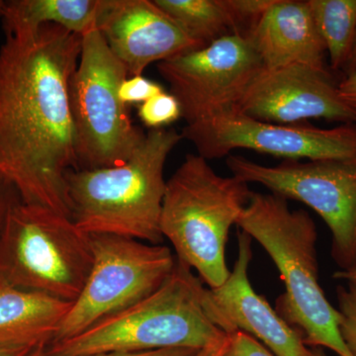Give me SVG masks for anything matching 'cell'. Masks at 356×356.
Wrapping results in <instances>:
<instances>
[{"instance_id":"7c38bea8","label":"cell","mask_w":356,"mask_h":356,"mask_svg":"<svg viewBox=\"0 0 356 356\" xmlns=\"http://www.w3.org/2000/svg\"><path fill=\"white\" fill-rule=\"evenodd\" d=\"M236 108L257 120L282 125L310 119L356 123V111L341 100L331 70L303 65L262 67Z\"/></svg>"},{"instance_id":"8fae6325","label":"cell","mask_w":356,"mask_h":356,"mask_svg":"<svg viewBox=\"0 0 356 356\" xmlns=\"http://www.w3.org/2000/svg\"><path fill=\"white\" fill-rule=\"evenodd\" d=\"M262 67L252 44L236 33L159 63L158 72L191 126L238 106Z\"/></svg>"},{"instance_id":"3957f363","label":"cell","mask_w":356,"mask_h":356,"mask_svg":"<svg viewBox=\"0 0 356 356\" xmlns=\"http://www.w3.org/2000/svg\"><path fill=\"white\" fill-rule=\"evenodd\" d=\"M182 139L175 129H154L123 165L70 170V219L88 235L126 236L151 245L163 242V170Z\"/></svg>"},{"instance_id":"44dd1931","label":"cell","mask_w":356,"mask_h":356,"mask_svg":"<svg viewBox=\"0 0 356 356\" xmlns=\"http://www.w3.org/2000/svg\"><path fill=\"white\" fill-rule=\"evenodd\" d=\"M337 310L341 314V334L348 350L356 356V282L337 287Z\"/></svg>"},{"instance_id":"ac0fdd59","label":"cell","mask_w":356,"mask_h":356,"mask_svg":"<svg viewBox=\"0 0 356 356\" xmlns=\"http://www.w3.org/2000/svg\"><path fill=\"white\" fill-rule=\"evenodd\" d=\"M201 48L228 35L236 34L235 21L224 0H154Z\"/></svg>"},{"instance_id":"8992f818","label":"cell","mask_w":356,"mask_h":356,"mask_svg":"<svg viewBox=\"0 0 356 356\" xmlns=\"http://www.w3.org/2000/svg\"><path fill=\"white\" fill-rule=\"evenodd\" d=\"M90 235L70 217L17 201L0 236V276L13 286L74 302L92 267Z\"/></svg>"},{"instance_id":"30bf717a","label":"cell","mask_w":356,"mask_h":356,"mask_svg":"<svg viewBox=\"0 0 356 356\" xmlns=\"http://www.w3.org/2000/svg\"><path fill=\"white\" fill-rule=\"evenodd\" d=\"M182 138L205 159H220L238 149H252L285 161L356 156V123L322 129L308 124L282 125L257 120L236 107L191 126Z\"/></svg>"},{"instance_id":"484cf974","label":"cell","mask_w":356,"mask_h":356,"mask_svg":"<svg viewBox=\"0 0 356 356\" xmlns=\"http://www.w3.org/2000/svg\"><path fill=\"white\" fill-rule=\"evenodd\" d=\"M19 200V195L13 185L0 175V236L9 210Z\"/></svg>"},{"instance_id":"e0dca14e","label":"cell","mask_w":356,"mask_h":356,"mask_svg":"<svg viewBox=\"0 0 356 356\" xmlns=\"http://www.w3.org/2000/svg\"><path fill=\"white\" fill-rule=\"evenodd\" d=\"M97 8L98 0H10L1 18L6 37L29 36L44 25L83 37L95 29Z\"/></svg>"},{"instance_id":"f546056e","label":"cell","mask_w":356,"mask_h":356,"mask_svg":"<svg viewBox=\"0 0 356 356\" xmlns=\"http://www.w3.org/2000/svg\"><path fill=\"white\" fill-rule=\"evenodd\" d=\"M334 280L346 281V282H356V268L350 271L337 270L332 274Z\"/></svg>"},{"instance_id":"5bb4252c","label":"cell","mask_w":356,"mask_h":356,"mask_svg":"<svg viewBox=\"0 0 356 356\" xmlns=\"http://www.w3.org/2000/svg\"><path fill=\"white\" fill-rule=\"evenodd\" d=\"M252 242L247 233L238 229V257L228 280L221 286L208 288L211 315L226 334L245 332L275 356H310V348L299 332L252 286L248 278Z\"/></svg>"},{"instance_id":"83f0119b","label":"cell","mask_w":356,"mask_h":356,"mask_svg":"<svg viewBox=\"0 0 356 356\" xmlns=\"http://www.w3.org/2000/svg\"><path fill=\"white\" fill-rule=\"evenodd\" d=\"M229 336L226 339L213 344V346L204 348L202 350L196 351L192 356H224L225 350H226L227 346H228Z\"/></svg>"},{"instance_id":"9a60e30c","label":"cell","mask_w":356,"mask_h":356,"mask_svg":"<svg viewBox=\"0 0 356 356\" xmlns=\"http://www.w3.org/2000/svg\"><path fill=\"white\" fill-rule=\"evenodd\" d=\"M245 37L266 69L303 65L331 70L308 0H275Z\"/></svg>"},{"instance_id":"4316f807","label":"cell","mask_w":356,"mask_h":356,"mask_svg":"<svg viewBox=\"0 0 356 356\" xmlns=\"http://www.w3.org/2000/svg\"><path fill=\"white\" fill-rule=\"evenodd\" d=\"M339 93L341 100L356 111V70L339 83Z\"/></svg>"},{"instance_id":"ba28073f","label":"cell","mask_w":356,"mask_h":356,"mask_svg":"<svg viewBox=\"0 0 356 356\" xmlns=\"http://www.w3.org/2000/svg\"><path fill=\"white\" fill-rule=\"evenodd\" d=\"M93 262L54 341L81 334L156 292L175 270L170 248L115 235H90Z\"/></svg>"},{"instance_id":"52a82bcc","label":"cell","mask_w":356,"mask_h":356,"mask_svg":"<svg viewBox=\"0 0 356 356\" xmlns=\"http://www.w3.org/2000/svg\"><path fill=\"white\" fill-rule=\"evenodd\" d=\"M128 76L97 30L84 35L70 83L76 170L123 165L146 137L119 98V86Z\"/></svg>"},{"instance_id":"ffe728a7","label":"cell","mask_w":356,"mask_h":356,"mask_svg":"<svg viewBox=\"0 0 356 356\" xmlns=\"http://www.w3.org/2000/svg\"><path fill=\"white\" fill-rule=\"evenodd\" d=\"M140 121L149 130L165 128L181 118V107L170 92L163 91L138 107Z\"/></svg>"},{"instance_id":"9c48e42d","label":"cell","mask_w":356,"mask_h":356,"mask_svg":"<svg viewBox=\"0 0 356 356\" xmlns=\"http://www.w3.org/2000/svg\"><path fill=\"white\" fill-rule=\"evenodd\" d=\"M227 165L245 184L264 185L270 193L315 211L331 231L332 261L341 271L356 268V156L267 166L229 156Z\"/></svg>"},{"instance_id":"f1b7e54d","label":"cell","mask_w":356,"mask_h":356,"mask_svg":"<svg viewBox=\"0 0 356 356\" xmlns=\"http://www.w3.org/2000/svg\"><path fill=\"white\" fill-rule=\"evenodd\" d=\"M34 348H0V356H28Z\"/></svg>"},{"instance_id":"277c9868","label":"cell","mask_w":356,"mask_h":356,"mask_svg":"<svg viewBox=\"0 0 356 356\" xmlns=\"http://www.w3.org/2000/svg\"><path fill=\"white\" fill-rule=\"evenodd\" d=\"M207 292L191 267L177 259L172 275L146 299L46 350L51 356L202 350L229 336L211 315Z\"/></svg>"},{"instance_id":"cb8c5ba5","label":"cell","mask_w":356,"mask_h":356,"mask_svg":"<svg viewBox=\"0 0 356 356\" xmlns=\"http://www.w3.org/2000/svg\"><path fill=\"white\" fill-rule=\"evenodd\" d=\"M224 356H275L264 344L243 332L229 334Z\"/></svg>"},{"instance_id":"4fadbf2b","label":"cell","mask_w":356,"mask_h":356,"mask_svg":"<svg viewBox=\"0 0 356 356\" xmlns=\"http://www.w3.org/2000/svg\"><path fill=\"white\" fill-rule=\"evenodd\" d=\"M95 29L129 76L154 63L201 48L154 0H98Z\"/></svg>"},{"instance_id":"d6a6232c","label":"cell","mask_w":356,"mask_h":356,"mask_svg":"<svg viewBox=\"0 0 356 356\" xmlns=\"http://www.w3.org/2000/svg\"><path fill=\"white\" fill-rule=\"evenodd\" d=\"M3 7H4V1H1V0H0V17H1L2 11H3Z\"/></svg>"},{"instance_id":"d4e9b609","label":"cell","mask_w":356,"mask_h":356,"mask_svg":"<svg viewBox=\"0 0 356 356\" xmlns=\"http://www.w3.org/2000/svg\"><path fill=\"white\" fill-rule=\"evenodd\" d=\"M196 350L192 348H168V350H161L147 351L140 353H108V355H96L86 356H192L196 353ZM28 356H51L46 350V346H40L34 348Z\"/></svg>"},{"instance_id":"2e32d148","label":"cell","mask_w":356,"mask_h":356,"mask_svg":"<svg viewBox=\"0 0 356 356\" xmlns=\"http://www.w3.org/2000/svg\"><path fill=\"white\" fill-rule=\"evenodd\" d=\"M72 304L13 286L0 276V348L48 346Z\"/></svg>"},{"instance_id":"6da1fadb","label":"cell","mask_w":356,"mask_h":356,"mask_svg":"<svg viewBox=\"0 0 356 356\" xmlns=\"http://www.w3.org/2000/svg\"><path fill=\"white\" fill-rule=\"evenodd\" d=\"M83 37L57 25L6 37L0 48V175L22 202L70 218L67 173L76 170L70 83Z\"/></svg>"},{"instance_id":"7402d4cb","label":"cell","mask_w":356,"mask_h":356,"mask_svg":"<svg viewBox=\"0 0 356 356\" xmlns=\"http://www.w3.org/2000/svg\"><path fill=\"white\" fill-rule=\"evenodd\" d=\"M275 0H224L225 6L235 21L238 34L245 36Z\"/></svg>"},{"instance_id":"1f68e13d","label":"cell","mask_w":356,"mask_h":356,"mask_svg":"<svg viewBox=\"0 0 356 356\" xmlns=\"http://www.w3.org/2000/svg\"><path fill=\"white\" fill-rule=\"evenodd\" d=\"M310 356H327L322 348H311Z\"/></svg>"},{"instance_id":"5b68a950","label":"cell","mask_w":356,"mask_h":356,"mask_svg":"<svg viewBox=\"0 0 356 356\" xmlns=\"http://www.w3.org/2000/svg\"><path fill=\"white\" fill-rule=\"evenodd\" d=\"M252 191L235 177L218 175L207 159L189 154L166 180L159 228L177 259L199 274L208 288L228 280L226 245L229 231Z\"/></svg>"},{"instance_id":"4dcf8cb0","label":"cell","mask_w":356,"mask_h":356,"mask_svg":"<svg viewBox=\"0 0 356 356\" xmlns=\"http://www.w3.org/2000/svg\"><path fill=\"white\" fill-rule=\"evenodd\" d=\"M356 70V34L355 43H353V51H351L350 60L348 62V67H346V72L344 74L348 76V74H351V72H355Z\"/></svg>"},{"instance_id":"603a6c76","label":"cell","mask_w":356,"mask_h":356,"mask_svg":"<svg viewBox=\"0 0 356 356\" xmlns=\"http://www.w3.org/2000/svg\"><path fill=\"white\" fill-rule=\"evenodd\" d=\"M165 89L156 81L147 79L144 76H128L119 86V98L124 104H142L154 96L163 92Z\"/></svg>"},{"instance_id":"d6986e66","label":"cell","mask_w":356,"mask_h":356,"mask_svg":"<svg viewBox=\"0 0 356 356\" xmlns=\"http://www.w3.org/2000/svg\"><path fill=\"white\" fill-rule=\"evenodd\" d=\"M330 69L346 72L356 34V0H308Z\"/></svg>"},{"instance_id":"7a4b0ae2","label":"cell","mask_w":356,"mask_h":356,"mask_svg":"<svg viewBox=\"0 0 356 356\" xmlns=\"http://www.w3.org/2000/svg\"><path fill=\"white\" fill-rule=\"evenodd\" d=\"M236 226L257 241L284 283L275 310L312 348L353 356L341 334V314L318 280V232L305 210L292 211L287 199L252 191Z\"/></svg>"}]
</instances>
